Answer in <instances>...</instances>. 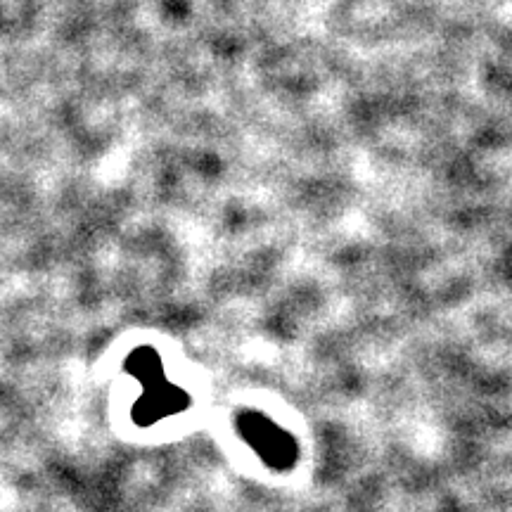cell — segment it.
Instances as JSON below:
<instances>
[{"instance_id": "7a4b0ae2", "label": "cell", "mask_w": 512, "mask_h": 512, "mask_svg": "<svg viewBox=\"0 0 512 512\" xmlns=\"http://www.w3.org/2000/svg\"><path fill=\"white\" fill-rule=\"evenodd\" d=\"M238 432L240 437L259 453V458L264 460L268 467H273V470H292L294 463H297V441L292 439L290 432L280 430V427L275 425L271 418H266V415L242 411L238 415Z\"/></svg>"}, {"instance_id": "6da1fadb", "label": "cell", "mask_w": 512, "mask_h": 512, "mask_svg": "<svg viewBox=\"0 0 512 512\" xmlns=\"http://www.w3.org/2000/svg\"><path fill=\"white\" fill-rule=\"evenodd\" d=\"M126 368L145 387L143 399L133 406V418H136L138 425H155V422L166 418V415H174L183 411V408H188V394L181 392L171 382H166L157 351L138 349L136 354L128 356Z\"/></svg>"}]
</instances>
